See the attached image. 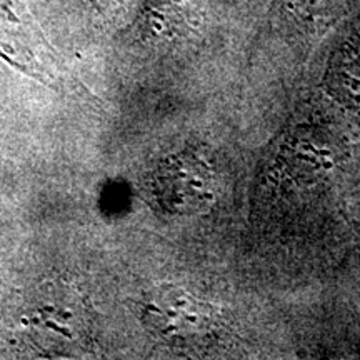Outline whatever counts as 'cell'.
Wrapping results in <instances>:
<instances>
[{"label":"cell","instance_id":"3957f363","mask_svg":"<svg viewBox=\"0 0 360 360\" xmlns=\"http://www.w3.org/2000/svg\"><path fill=\"white\" fill-rule=\"evenodd\" d=\"M212 174L192 157L170 160L157 174L155 192L162 204L175 212H197L210 199Z\"/></svg>","mask_w":360,"mask_h":360},{"label":"cell","instance_id":"6da1fadb","mask_svg":"<svg viewBox=\"0 0 360 360\" xmlns=\"http://www.w3.org/2000/svg\"><path fill=\"white\" fill-rule=\"evenodd\" d=\"M0 58L42 82L58 75L57 53L25 0H0Z\"/></svg>","mask_w":360,"mask_h":360},{"label":"cell","instance_id":"5b68a950","mask_svg":"<svg viewBox=\"0 0 360 360\" xmlns=\"http://www.w3.org/2000/svg\"><path fill=\"white\" fill-rule=\"evenodd\" d=\"M204 0H146L143 25L155 37L174 39L197 24Z\"/></svg>","mask_w":360,"mask_h":360},{"label":"cell","instance_id":"277c9868","mask_svg":"<svg viewBox=\"0 0 360 360\" xmlns=\"http://www.w3.org/2000/svg\"><path fill=\"white\" fill-rule=\"evenodd\" d=\"M360 7V0H277V19L304 40L323 34Z\"/></svg>","mask_w":360,"mask_h":360},{"label":"cell","instance_id":"7a4b0ae2","mask_svg":"<svg viewBox=\"0 0 360 360\" xmlns=\"http://www.w3.org/2000/svg\"><path fill=\"white\" fill-rule=\"evenodd\" d=\"M143 321L157 335L182 340L199 335L212 322L209 305L177 287H159L143 300Z\"/></svg>","mask_w":360,"mask_h":360}]
</instances>
